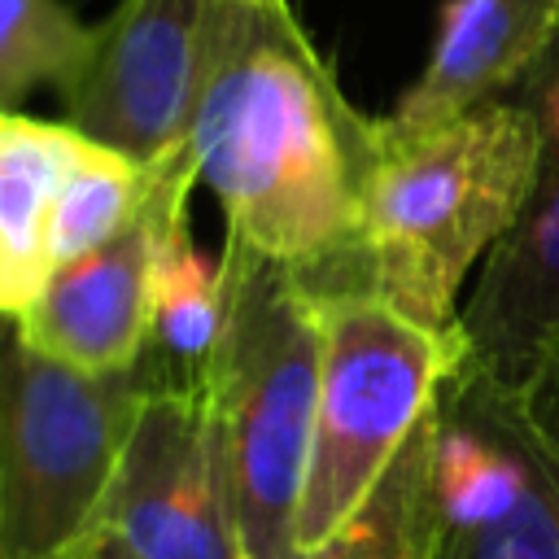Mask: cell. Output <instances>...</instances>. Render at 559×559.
Segmentation results:
<instances>
[{"label":"cell","instance_id":"6da1fadb","mask_svg":"<svg viewBox=\"0 0 559 559\" xmlns=\"http://www.w3.org/2000/svg\"><path fill=\"white\" fill-rule=\"evenodd\" d=\"M188 144L223 236L314 293L367 288L362 192L380 148L293 0H210Z\"/></svg>","mask_w":559,"mask_h":559},{"label":"cell","instance_id":"7a4b0ae2","mask_svg":"<svg viewBox=\"0 0 559 559\" xmlns=\"http://www.w3.org/2000/svg\"><path fill=\"white\" fill-rule=\"evenodd\" d=\"M542 175L533 114L502 96L428 131H393L362 192L367 288L402 314L450 328L476 262L520 218Z\"/></svg>","mask_w":559,"mask_h":559},{"label":"cell","instance_id":"3957f363","mask_svg":"<svg viewBox=\"0 0 559 559\" xmlns=\"http://www.w3.org/2000/svg\"><path fill=\"white\" fill-rule=\"evenodd\" d=\"M223 328L210 354L245 559H297V502L310 463L323 319L314 288L223 236Z\"/></svg>","mask_w":559,"mask_h":559},{"label":"cell","instance_id":"277c9868","mask_svg":"<svg viewBox=\"0 0 559 559\" xmlns=\"http://www.w3.org/2000/svg\"><path fill=\"white\" fill-rule=\"evenodd\" d=\"M323 319L319 402L297 502V559L332 542L463 367L459 323L432 328L371 288L314 293Z\"/></svg>","mask_w":559,"mask_h":559},{"label":"cell","instance_id":"5b68a950","mask_svg":"<svg viewBox=\"0 0 559 559\" xmlns=\"http://www.w3.org/2000/svg\"><path fill=\"white\" fill-rule=\"evenodd\" d=\"M140 393V367L79 371L4 323L0 559H66L100 524Z\"/></svg>","mask_w":559,"mask_h":559},{"label":"cell","instance_id":"8992f818","mask_svg":"<svg viewBox=\"0 0 559 559\" xmlns=\"http://www.w3.org/2000/svg\"><path fill=\"white\" fill-rule=\"evenodd\" d=\"M100 524L140 559H245L227 432L210 376L144 384Z\"/></svg>","mask_w":559,"mask_h":559},{"label":"cell","instance_id":"52a82bcc","mask_svg":"<svg viewBox=\"0 0 559 559\" xmlns=\"http://www.w3.org/2000/svg\"><path fill=\"white\" fill-rule=\"evenodd\" d=\"M197 183V157L183 140L153 162V188L140 214L109 245L61 266L26 314L13 319V332L66 367L131 371L148 345L157 262L166 245L188 231V197Z\"/></svg>","mask_w":559,"mask_h":559},{"label":"cell","instance_id":"ba28073f","mask_svg":"<svg viewBox=\"0 0 559 559\" xmlns=\"http://www.w3.org/2000/svg\"><path fill=\"white\" fill-rule=\"evenodd\" d=\"M210 0H118L57 87L66 122L135 162L188 140Z\"/></svg>","mask_w":559,"mask_h":559},{"label":"cell","instance_id":"9c48e42d","mask_svg":"<svg viewBox=\"0 0 559 559\" xmlns=\"http://www.w3.org/2000/svg\"><path fill=\"white\" fill-rule=\"evenodd\" d=\"M463 371L515 393L559 341V162H542L520 218L485 253L459 306Z\"/></svg>","mask_w":559,"mask_h":559},{"label":"cell","instance_id":"30bf717a","mask_svg":"<svg viewBox=\"0 0 559 559\" xmlns=\"http://www.w3.org/2000/svg\"><path fill=\"white\" fill-rule=\"evenodd\" d=\"M559 35V0H441L432 52L384 127L428 131L520 87Z\"/></svg>","mask_w":559,"mask_h":559},{"label":"cell","instance_id":"8fae6325","mask_svg":"<svg viewBox=\"0 0 559 559\" xmlns=\"http://www.w3.org/2000/svg\"><path fill=\"white\" fill-rule=\"evenodd\" d=\"M87 135L70 122L0 114V319L13 323L57 275L52 218Z\"/></svg>","mask_w":559,"mask_h":559},{"label":"cell","instance_id":"7c38bea8","mask_svg":"<svg viewBox=\"0 0 559 559\" xmlns=\"http://www.w3.org/2000/svg\"><path fill=\"white\" fill-rule=\"evenodd\" d=\"M223 328V266L210 262L188 231H179L153 275V319L148 345L135 362L144 384H188L201 380Z\"/></svg>","mask_w":559,"mask_h":559},{"label":"cell","instance_id":"4fadbf2b","mask_svg":"<svg viewBox=\"0 0 559 559\" xmlns=\"http://www.w3.org/2000/svg\"><path fill=\"white\" fill-rule=\"evenodd\" d=\"M428 450H432V406L389 463L376 493L358 515L306 559H437V520L428 498Z\"/></svg>","mask_w":559,"mask_h":559},{"label":"cell","instance_id":"5bb4252c","mask_svg":"<svg viewBox=\"0 0 559 559\" xmlns=\"http://www.w3.org/2000/svg\"><path fill=\"white\" fill-rule=\"evenodd\" d=\"M153 188V162H135L87 135L83 157L74 162L57 218H52V262L57 271L109 245L144 205Z\"/></svg>","mask_w":559,"mask_h":559},{"label":"cell","instance_id":"9a60e30c","mask_svg":"<svg viewBox=\"0 0 559 559\" xmlns=\"http://www.w3.org/2000/svg\"><path fill=\"white\" fill-rule=\"evenodd\" d=\"M92 26L66 0H0V114L35 87H61L79 66Z\"/></svg>","mask_w":559,"mask_h":559},{"label":"cell","instance_id":"2e32d148","mask_svg":"<svg viewBox=\"0 0 559 559\" xmlns=\"http://www.w3.org/2000/svg\"><path fill=\"white\" fill-rule=\"evenodd\" d=\"M524 454H528V480L520 502L485 533L437 546V559H559V454L537 445L528 432H524Z\"/></svg>","mask_w":559,"mask_h":559},{"label":"cell","instance_id":"e0dca14e","mask_svg":"<svg viewBox=\"0 0 559 559\" xmlns=\"http://www.w3.org/2000/svg\"><path fill=\"white\" fill-rule=\"evenodd\" d=\"M507 397H511V411L524 424V432L537 445H546L550 454H559V341L542 354L533 376Z\"/></svg>","mask_w":559,"mask_h":559},{"label":"cell","instance_id":"ac0fdd59","mask_svg":"<svg viewBox=\"0 0 559 559\" xmlns=\"http://www.w3.org/2000/svg\"><path fill=\"white\" fill-rule=\"evenodd\" d=\"M511 100H520L533 114L537 135H542V162H559V35L546 44V52L520 79Z\"/></svg>","mask_w":559,"mask_h":559},{"label":"cell","instance_id":"d6986e66","mask_svg":"<svg viewBox=\"0 0 559 559\" xmlns=\"http://www.w3.org/2000/svg\"><path fill=\"white\" fill-rule=\"evenodd\" d=\"M66 559H140V555H135V550H131L114 528L96 524V528H92V533H87V537L66 555Z\"/></svg>","mask_w":559,"mask_h":559},{"label":"cell","instance_id":"ffe728a7","mask_svg":"<svg viewBox=\"0 0 559 559\" xmlns=\"http://www.w3.org/2000/svg\"><path fill=\"white\" fill-rule=\"evenodd\" d=\"M0 332H4V323H0Z\"/></svg>","mask_w":559,"mask_h":559},{"label":"cell","instance_id":"44dd1931","mask_svg":"<svg viewBox=\"0 0 559 559\" xmlns=\"http://www.w3.org/2000/svg\"><path fill=\"white\" fill-rule=\"evenodd\" d=\"M0 323H4V319H0Z\"/></svg>","mask_w":559,"mask_h":559}]
</instances>
